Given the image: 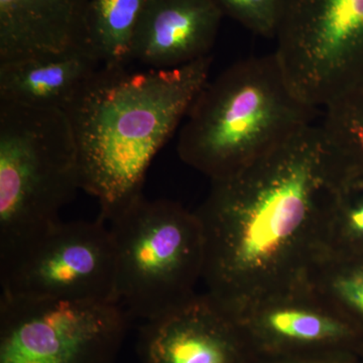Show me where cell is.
I'll return each instance as SVG.
<instances>
[{"mask_svg": "<svg viewBox=\"0 0 363 363\" xmlns=\"http://www.w3.org/2000/svg\"><path fill=\"white\" fill-rule=\"evenodd\" d=\"M116 301L143 321L195 297L204 269V238L195 211L168 199L138 198L111 221Z\"/></svg>", "mask_w": 363, "mask_h": 363, "instance_id": "cell-5", "label": "cell"}, {"mask_svg": "<svg viewBox=\"0 0 363 363\" xmlns=\"http://www.w3.org/2000/svg\"><path fill=\"white\" fill-rule=\"evenodd\" d=\"M89 4L90 0H0V62L87 47Z\"/></svg>", "mask_w": 363, "mask_h": 363, "instance_id": "cell-12", "label": "cell"}, {"mask_svg": "<svg viewBox=\"0 0 363 363\" xmlns=\"http://www.w3.org/2000/svg\"><path fill=\"white\" fill-rule=\"evenodd\" d=\"M362 250L363 175L343 171L332 201L323 257H355Z\"/></svg>", "mask_w": 363, "mask_h": 363, "instance_id": "cell-17", "label": "cell"}, {"mask_svg": "<svg viewBox=\"0 0 363 363\" xmlns=\"http://www.w3.org/2000/svg\"><path fill=\"white\" fill-rule=\"evenodd\" d=\"M147 0H90L86 45L102 66L126 67L133 61L136 28Z\"/></svg>", "mask_w": 363, "mask_h": 363, "instance_id": "cell-14", "label": "cell"}, {"mask_svg": "<svg viewBox=\"0 0 363 363\" xmlns=\"http://www.w3.org/2000/svg\"><path fill=\"white\" fill-rule=\"evenodd\" d=\"M212 57L180 68L130 71L101 66L66 109L82 190L111 221L143 196L150 164L210 78Z\"/></svg>", "mask_w": 363, "mask_h": 363, "instance_id": "cell-2", "label": "cell"}, {"mask_svg": "<svg viewBox=\"0 0 363 363\" xmlns=\"http://www.w3.org/2000/svg\"><path fill=\"white\" fill-rule=\"evenodd\" d=\"M101 66L87 47L0 62V102L66 111Z\"/></svg>", "mask_w": 363, "mask_h": 363, "instance_id": "cell-13", "label": "cell"}, {"mask_svg": "<svg viewBox=\"0 0 363 363\" xmlns=\"http://www.w3.org/2000/svg\"><path fill=\"white\" fill-rule=\"evenodd\" d=\"M274 54L315 108L363 79V0H281Z\"/></svg>", "mask_w": 363, "mask_h": 363, "instance_id": "cell-6", "label": "cell"}, {"mask_svg": "<svg viewBox=\"0 0 363 363\" xmlns=\"http://www.w3.org/2000/svg\"><path fill=\"white\" fill-rule=\"evenodd\" d=\"M255 345L278 355L337 350L355 327L305 281L234 311Z\"/></svg>", "mask_w": 363, "mask_h": 363, "instance_id": "cell-10", "label": "cell"}, {"mask_svg": "<svg viewBox=\"0 0 363 363\" xmlns=\"http://www.w3.org/2000/svg\"><path fill=\"white\" fill-rule=\"evenodd\" d=\"M342 175L314 123L233 175L211 181L195 210L207 293L235 311L305 281L324 255Z\"/></svg>", "mask_w": 363, "mask_h": 363, "instance_id": "cell-1", "label": "cell"}, {"mask_svg": "<svg viewBox=\"0 0 363 363\" xmlns=\"http://www.w3.org/2000/svg\"><path fill=\"white\" fill-rule=\"evenodd\" d=\"M250 340L236 313L206 292L145 321L138 351L142 363H241Z\"/></svg>", "mask_w": 363, "mask_h": 363, "instance_id": "cell-9", "label": "cell"}, {"mask_svg": "<svg viewBox=\"0 0 363 363\" xmlns=\"http://www.w3.org/2000/svg\"><path fill=\"white\" fill-rule=\"evenodd\" d=\"M1 296L116 302L111 229L96 221H60L0 257Z\"/></svg>", "mask_w": 363, "mask_h": 363, "instance_id": "cell-8", "label": "cell"}, {"mask_svg": "<svg viewBox=\"0 0 363 363\" xmlns=\"http://www.w3.org/2000/svg\"><path fill=\"white\" fill-rule=\"evenodd\" d=\"M319 124L332 154L348 173L363 175V79L323 108Z\"/></svg>", "mask_w": 363, "mask_h": 363, "instance_id": "cell-15", "label": "cell"}, {"mask_svg": "<svg viewBox=\"0 0 363 363\" xmlns=\"http://www.w3.org/2000/svg\"><path fill=\"white\" fill-rule=\"evenodd\" d=\"M223 14L262 37L274 39L281 0H215Z\"/></svg>", "mask_w": 363, "mask_h": 363, "instance_id": "cell-18", "label": "cell"}, {"mask_svg": "<svg viewBox=\"0 0 363 363\" xmlns=\"http://www.w3.org/2000/svg\"><path fill=\"white\" fill-rule=\"evenodd\" d=\"M223 16L215 0H147L131 59L168 70L210 56Z\"/></svg>", "mask_w": 363, "mask_h": 363, "instance_id": "cell-11", "label": "cell"}, {"mask_svg": "<svg viewBox=\"0 0 363 363\" xmlns=\"http://www.w3.org/2000/svg\"><path fill=\"white\" fill-rule=\"evenodd\" d=\"M305 281L353 326L354 320L363 321L362 255H325Z\"/></svg>", "mask_w": 363, "mask_h": 363, "instance_id": "cell-16", "label": "cell"}, {"mask_svg": "<svg viewBox=\"0 0 363 363\" xmlns=\"http://www.w3.org/2000/svg\"><path fill=\"white\" fill-rule=\"evenodd\" d=\"M82 190L66 112L0 102V257L61 221Z\"/></svg>", "mask_w": 363, "mask_h": 363, "instance_id": "cell-4", "label": "cell"}, {"mask_svg": "<svg viewBox=\"0 0 363 363\" xmlns=\"http://www.w3.org/2000/svg\"><path fill=\"white\" fill-rule=\"evenodd\" d=\"M337 351H319V352H306L302 354L277 355L281 357L277 363H346L338 357Z\"/></svg>", "mask_w": 363, "mask_h": 363, "instance_id": "cell-19", "label": "cell"}, {"mask_svg": "<svg viewBox=\"0 0 363 363\" xmlns=\"http://www.w3.org/2000/svg\"><path fill=\"white\" fill-rule=\"evenodd\" d=\"M318 111L294 90L274 52L240 60L198 93L177 152L189 167L218 180L314 124Z\"/></svg>", "mask_w": 363, "mask_h": 363, "instance_id": "cell-3", "label": "cell"}, {"mask_svg": "<svg viewBox=\"0 0 363 363\" xmlns=\"http://www.w3.org/2000/svg\"><path fill=\"white\" fill-rule=\"evenodd\" d=\"M130 316L117 302L0 298V363H116Z\"/></svg>", "mask_w": 363, "mask_h": 363, "instance_id": "cell-7", "label": "cell"}]
</instances>
